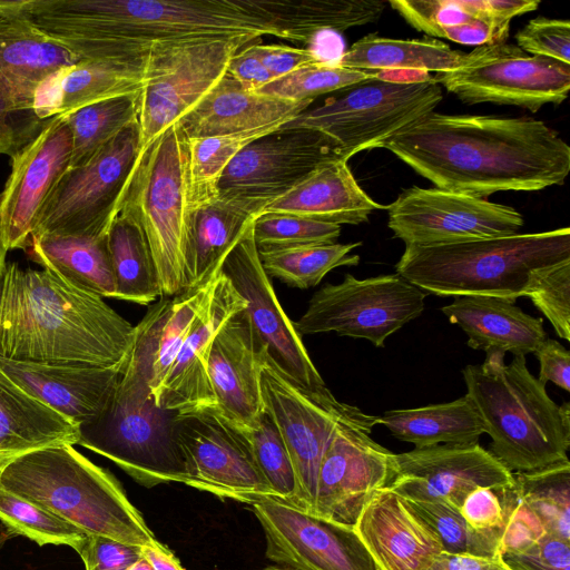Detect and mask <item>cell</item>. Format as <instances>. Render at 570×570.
Returning a JSON list of instances; mask_svg holds the SVG:
<instances>
[{
    "label": "cell",
    "instance_id": "cell-1",
    "mask_svg": "<svg viewBox=\"0 0 570 570\" xmlns=\"http://www.w3.org/2000/svg\"><path fill=\"white\" fill-rule=\"evenodd\" d=\"M335 24L328 0H52L47 35L86 59H142L154 47L274 36L311 45Z\"/></svg>",
    "mask_w": 570,
    "mask_h": 570
},
{
    "label": "cell",
    "instance_id": "cell-2",
    "mask_svg": "<svg viewBox=\"0 0 570 570\" xmlns=\"http://www.w3.org/2000/svg\"><path fill=\"white\" fill-rule=\"evenodd\" d=\"M435 187L485 198L563 185L570 147L531 117L430 112L382 146Z\"/></svg>",
    "mask_w": 570,
    "mask_h": 570
},
{
    "label": "cell",
    "instance_id": "cell-3",
    "mask_svg": "<svg viewBox=\"0 0 570 570\" xmlns=\"http://www.w3.org/2000/svg\"><path fill=\"white\" fill-rule=\"evenodd\" d=\"M134 340L135 326L101 296L48 269L7 264L0 279V356L124 370Z\"/></svg>",
    "mask_w": 570,
    "mask_h": 570
},
{
    "label": "cell",
    "instance_id": "cell-4",
    "mask_svg": "<svg viewBox=\"0 0 570 570\" xmlns=\"http://www.w3.org/2000/svg\"><path fill=\"white\" fill-rule=\"evenodd\" d=\"M0 487L86 534L139 547L160 543L118 480L71 444L0 456Z\"/></svg>",
    "mask_w": 570,
    "mask_h": 570
},
{
    "label": "cell",
    "instance_id": "cell-5",
    "mask_svg": "<svg viewBox=\"0 0 570 570\" xmlns=\"http://www.w3.org/2000/svg\"><path fill=\"white\" fill-rule=\"evenodd\" d=\"M489 452L511 473L539 470L568 460L570 404L558 405L546 384L528 370L525 356L504 363V353L488 352L481 365L462 370Z\"/></svg>",
    "mask_w": 570,
    "mask_h": 570
},
{
    "label": "cell",
    "instance_id": "cell-6",
    "mask_svg": "<svg viewBox=\"0 0 570 570\" xmlns=\"http://www.w3.org/2000/svg\"><path fill=\"white\" fill-rule=\"evenodd\" d=\"M570 261V228L434 246L405 245L396 274L426 294L515 301L531 276Z\"/></svg>",
    "mask_w": 570,
    "mask_h": 570
},
{
    "label": "cell",
    "instance_id": "cell-7",
    "mask_svg": "<svg viewBox=\"0 0 570 570\" xmlns=\"http://www.w3.org/2000/svg\"><path fill=\"white\" fill-rule=\"evenodd\" d=\"M177 415L157 405L148 371L128 358L107 406L78 426L77 444L109 459L145 488L184 483L174 430Z\"/></svg>",
    "mask_w": 570,
    "mask_h": 570
},
{
    "label": "cell",
    "instance_id": "cell-8",
    "mask_svg": "<svg viewBox=\"0 0 570 570\" xmlns=\"http://www.w3.org/2000/svg\"><path fill=\"white\" fill-rule=\"evenodd\" d=\"M188 139L178 125L140 150L118 213L134 220L153 255L165 297L185 289V254L193 206Z\"/></svg>",
    "mask_w": 570,
    "mask_h": 570
},
{
    "label": "cell",
    "instance_id": "cell-9",
    "mask_svg": "<svg viewBox=\"0 0 570 570\" xmlns=\"http://www.w3.org/2000/svg\"><path fill=\"white\" fill-rule=\"evenodd\" d=\"M335 92L279 129L320 131L333 139L350 159L362 150L382 147L394 135L434 111L443 98L434 77L400 81L384 78L381 72Z\"/></svg>",
    "mask_w": 570,
    "mask_h": 570
},
{
    "label": "cell",
    "instance_id": "cell-10",
    "mask_svg": "<svg viewBox=\"0 0 570 570\" xmlns=\"http://www.w3.org/2000/svg\"><path fill=\"white\" fill-rule=\"evenodd\" d=\"M139 154V130L134 122L88 163L69 167L46 198L31 236H106Z\"/></svg>",
    "mask_w": 570,
    "mask_h": 570
},
{
    "label": "cell",
    "instance_id": "cell-11",
    "mask_svg": "<svg viewBox=\"0 0 570 570\" xmlns=\"http://www.w3.org/2000/svg\"><path fill=\"white\" fill-rule=\"evenodd\" d=\"M246 40H207L158 46L144 57L137 94L140 150L188 115L226 75Z\"/></svg>",
    "mask_w": 570,
    "mask_h": 570
},
{
    "label": "cell",
    "instance_id": "cell-12",
    "mask_svg": "<svg viewBox=\"0 0 570 570\" xmlns=\"http://www.w3.org/2000/svg\"><path fill=\"white\" fill-rule=\"evenodd\" d=\"M426 295L396 273L365 279L345 274L340 284L327 283L313 294L294 326L301 337L335 332L383 347L422 314Z\"/></svg>",
    "mask_w": 570,
    "mask_h": 570
},
{
    "label": "cell",
    "instance_id": "cell-13",
    "mask_svg": "<svg viewBox=\"0 0 570 570\" xmlns=\"http://www.w3.org/2000/svg\"><path fill=\"white\" fill-rule=\"evenodd\" d=\"M434 79L465 104L510 105L535 112L566 100L570 65L500 41L475 47L456 69Z\"/></svg>",
    "mask_w": 570,
    "mask_h": 570
},
{
    "label": "cell",
    "instance_id": "cell-14",
    "mask_svg": "<svg viewBox=\"0 0 570 570\" xmlns=\"http://www.w3.org/2000/svg\"><path fill=\"white\" fill-rule=\"evenodd\" d=\"M174 430L184 458V484L249 505L275 498L258 466L248 431L217 406L178 414Z\"/></svg>",
    "mask_w": 570,
    "mask_h": 570
},
{
    "label": "cell",
    "instance_id": "cell-15",
    "mask_svg": "<svg viewBox=\"0 0 570 570\" xmlns=\"http://www.w3.org/2000/svg\"><path fill=\"white\" fill-rule=\"evenodd\" d=\"M261 387L264 409L278 428L293 464L294 507L314 514L321 461L338 424L358 407L340 402L327 386L311 390L298 385L265 355Z\"/></svg>",
    "mask_w": 570,
    "mask_h": 570
},
{
    "label": "cell",
    "instance_id": "cell-16",
    "mask_svg": "<svg viewBox=\"0 0 570 570\" xmlns=\"http://www.w3.org/2000/svg\"><path fill=\"white\" fill-rule=\"evenodd\" d=\"M79 60L27 21L0 14V154L12 157L41 132L49 120L36 112L42 86Z\"/></svg>",
    "mask_w": 570,
    "mask_h": 570
},
{
    "label": "cell",
    "instance_id": "cell-17",
    "mask_svg": "<svg viewBox=\"0 0 570 570\" xmlns=\"http://www.w3.org/2000/svg\"><path fill=\"white\" fill-rule=\"evenodd\" d=\"M376 424L379 416L360 409L338 424L320 464L315 515L353 527L374 493L391 484L395 453L370 436Z\"/></svg>",
    "mask_w": 570,
    "mask_h": 570
},
{
    "label": "cell",
    "instance_id": "cell-18",
    "mask_svg": "<svg viewBox=\"0 0 570 570\" xmlns=\"http://www.w3.org/2000/svg\"><path fill=\"white\" fill-rule=\"evenodd\" d=\"M386 209L394 237L415 246L509 236L524 224L511 206L438 187L405 189Z\"/></svg>",
    "mask_w": 570,
    "mask_h": 570
},
{
    "label": "cell",
    "instance_id": "cell-19",
    "mask_svg": "<svg viewBox=\"0 0 570 570\" xmlns=\"http://www.w3.org/2000/svg\"><path fill=\"white\" fill-rule=\"evenodd\" d=\"M338 159L348 160L326 135L305 128L278 129L232 159L219 179L218 196L268 205L322 164Z\"/></svg>",
    "mask_w": 570,
    "mask_h": 570
},
{
    "label": "cell",
    "instance_id": "cell-20",
    "mask_svg": "<svg viewBox=\"0 0 570 570\" xmlns=\"http://www.w3.org/2000/svg\"><path fill=\"white\" fill-rule=\"evenodd\" d=\"M264 531L266 557L291 570H380L354 528L276 498L252 504Z\"/></svg>",
    "mask_w": 570,
    "mask_h": 570
},
{
    "label": "cell",
    "instance_id": "cell-21",
    "mask_svg": "<svg viewBox=\"0 0 570 570\" xmlns=\"http://www.w3.org/2000/svg\"><path fill=\"white\" fill-rule=\"evenodd\" d=\"M220 273L246 301L253 330L273 365L306 389L326 386L262 266L253 224L225 258Z\"/></svg>",
    "mask_w": 570,
    "mask_h": 570
},
{
    "label": "cell",
    "instance_id": "cell-22",
    "mask_svg": "<svg viewBox=\"0 0 570 570\" xmlns=\"http://www.w3.org/2000/svg\"><path fill=\"white\" fill-rule=\"evenodd\" d=\"M71 150L70 128L58 115L11 157V173L0 194V230L7 250L28 247L46 198L69 168Z\"/></svg>",
    "mask_w": 570,
    "mask_h": 570
},
{
    "label": "cell",
    "instance_id": "cell-23",
    "mask_svg": "<svg viewBox=\"0 0 570 570\" xmlns=\"http://www.w3.org/2000/svg\"><path fill=\"white\" fill-rule=\"evenodd\" d=\"M513 483V473L474 443L414 448L395 454V474L389 487L406 499L444 501L460 510L473 489Z\"/></svg>",
    "mask_w": 570,
    "mask_h": 570
},
{
    "label": "cell",
    "instance_id": "cell-24",
    "mask_svg": "<svg viewBox=\"0 0 570 570\" xmlns=\"http://www.w3.org/2000/svg\"><path fill=\"white\" fill-rule=\"evenodd\" d=\"M264 355L245 308L218 330L209 350L208 375L216 406L247 431L257 426L264 411L261 387Z\"/></svg>",
    "mask_w": 570,
    "mask_h": 570
},
{
    "label": "cell",
    "instance_id": "cell-25",
    "mask_svg": "<svg viewBox=\"0 0 570 570\" xmlns=\"http://www.w3.org/2000/svg\"><path fill=\"white\" fill-rule=\"evenodd\" d=\"M353 528L380 570H428L443 552L435 531L390 487L374 493Z\"/></svg>",
    "mask_w": 570,
    "mask_h": 570
},
{
    "label": "cell",
    "instance_id": "cell-26",
    "mask_svg": "<svg viewBox=\"0 0 570 570\" xmlns=\"http://www.w3.org/2000/svg\"><path fill=\"white\" fill-rule=\"evenodd\" d=\"M246 305L230 281L219 273L205 308L191 326L164 382L159 406L178 414L216 406L208 375L212 342L218 330Z\"/></svg>",
    "mask_w": 570,
    "mask_h": 570
},
{
    "label": "cell",
    "instance_id": "cell-27",
    "mask_svg": "<svg viewBox=\"0 0 570 570\" xmlns=\"http://www.w3.org/2000/svg\"><path fill=\"white\" fill-rule=\"evenodd\" d=\"M0 370L77 426L104 411L124 371L118 367L14 361L2 356Z\"/></svg>",
    "mask_w": 570,
    "mask_h": 570
},
{
    "label": "cell",
    "instance_id": "cell-28",
    "mask_svg": "<svg viewBox=\"0 0 570 570\" xmlns=\"http://www.w3.org/2000/svg\"><path fill=\"white\" fill-rule=\"evenodd\" d=\"M313 101H292L242 86L227 72L177 125L188 139L283 126Z\"/></svg>",
    "mask_w": 570,
    "mask_h": 570
},
{
    "label": "cell",
    "instance_id": "cell-29",
    "mask_svg": "<svg viewBox=\"0 0 570 570\" xmlns=\"http://www.w3.org/2000/svg\"><path fill=\"white\" fill-rule=\"evenodd\" d=\"M266 205L217 196L193 208L185 254V289L213 282L227 255Z\"/></svg>",
    "mask_w": 570,
    "mask_h": 570
},
{
    "label": "cell",
    "instance_id": "cell-30",
    "mask_svg": "<svg viewBox=\"0 0 570 570\" xmlns=\"http://www.w3.org/2000/svg\"><path fill=\"white\" fill-rule=\"evenodd\" d=\"M386 209L354 178L347 160L322 164L262 213L287 214L335 225L368 222L373 210Z\"/></svg>",
    "mask_w": 570,
    "mask_h": 570
},
{
    "label": "cell",
    "instance_id": "cell-31",
    "mask_svg": "<svg viewBox=\"0 0 570 570\" xmlns=\"http://www.w3.org/2000/svg\"><path fill=\"white\" fill-rule=\"evenodd\" d=\"M449 321L468 335V345L484 352L533 354L548 336L543 320L524 313L515 301L465 295L441 307Z\"/></svg>",
    "mask_w": 570,
    "mask_h": 570
},
{
    "label": "cell",
    "instance_id": "cell-32",
    "mask_svg": "<svg viewBox=\"0 0 570 570\" xmlns=\"http://www.w3.org/2000/svg\"><path fill=\"white\" fill-rule=\"evenodd\" d=\"M144 81V58L86 59L55 73L42 86L36 112L42 120L114 97L136 95Z\"/></svg>",
    "mask_w": 570,
    "mask_h": 570
},
{
    "label": "cell",
    "instance_id": "cell-33",
    "mask_svg": "<svg viewBox=\"0 0 570 570\" xmlns=\"http://www.w3.org/2000/svg\"><path fill=\"white\" fill-rule=\"evenodd\" d=\"M215 278L203 287L185 289L170 297L163 296L135 326L129 355L147 367L157 405L175 358L210 297Z\"/></svg>",
    "mask_w": 570,
    "mask_h": 570
},
{
    "label": "cell",
    "instance_id": "cell-34",
    "mask_svg": "<svg viewBox=\"0 0 570 570\" xmlns=\"http://www.w3.org/2000/svg\"><path fill=\"white\" fill-rule=\"evenodd\" d=\"M415 30L428 37L480 47L507 41L510 24L497 18L490 0H390Z\"/></svg>",
    "mask_w": 570,
    "mask_h": 570
},
{
    "label": "cell",
    "instance_id": "cell-35",
    "mask_svg": "<svg viewBox=\"0 0 570 570\" xmlns=\"http://www.w3.org/2000/svg\"><path fill=\"white\" fill-rule=\"evenodd\" d=\"M78 426L26 392L0 370V456L68 443L77 444Z\"/></svg>",
    "mask_w": 570,
    "mask_h": 570
},
{
    "label": "cell",
    "instance_id": "cell-36",
    "mask_svg": "<svg viewBox=\"0 0 570 570\" xmlns=\"http://www.w3.org/2000/svg\"><path fill=\"white\" fill-rule=\"evenodd\" d=\"M27 248L32 261L69 285L115 298L107 235L100 238L31 236Z\"/></svg>",
    "mask_w": 570,
    "mask_h": 570
},
{
    "label": "cell",
    "instance_id": "cell-37",
    "mask_svg": "<svg viewBox=\"0 0 570 570\" xmlns=\"http://www.w3.org/2000/svg\"><path fill=\"white\" fill-rule=\"evenodd\" d=\"M465 52L453 50L439 39H393L368 33L355 41L333 62L367 71L415 70L449 72L463 61Z\"/></svg>",
    "mask_w": 570,
    "mask_h": 570
},
{
    "label": "cell",
    "instance_id": "cell-38",
    "mask_svg": "<svg viewBox=\"0 0 570 570\" xmlns=\"http://www.w3.org/2000/svg\"><path fill=\"white\" fill-rule=\"evenodd\" d=\"M400 441L416 449L439 444H474L485 433L479 413L465 394L458 400L416 409L386 411L379 416Z\"/></svg>",
    "mask_w": 570,
    "mask_h": 570
},
{
    "label": "cell",
    "instance_id": "cell-39",
    "mask_svg": "<svg viewBox=\"0 0 570 570\" xmlns=\"http://www.w3.org/2000/svg\"><path fill=\"white\" fill-rule=\"evenodd\" d=\"M107 246L116 299L149 305L163 297L149 246L134 220L118 213L107 232Z\"/></svg>",
    "mask_w": 570,
    "mask_h": 570
},
{
    "label": "cell",
    "instance_id": "cell-40",
    "mask_svg": "<svg viewBox=\"0 0 570 570\" xmlns=\"http://www.w3.org/2000/svg\"><path fill=\"white\" fill-rule=\"evenodd\" d=\"M362 243L320 244L284 249L258 250L262 266L268 276L299 289L314 287L332 269L355 266L360 256L352 250Z\"/></svg>",
    "mask_w": 570,
    "mask_h": 570
},
{
    "label": "cell",
    "instance_id": "cell-41",
    "mask_svg": "<svg viewBox=\"0 0 570 570\" xmlns=\"http://www.w3.org/2000/svg\"><path fill=\"white\" fill-rule=\"evenodd\" d=\"M63 116L72 139L69 167H79L122 129L137 122V94L101 100Z\"/></svg>",
    "mask_w": 570,
    "mask_h": 570
},
{
    "label": "cell",
    "instance_id": "cell-42",
    "mask_svg": "<svg viewBox=\"0 0 570 570\" xmlns=\"http://www.w3.org/2000/svg\"><path fill=\"white\" fill-rule=\"evenodd\" d=\"M520 500L538 517L546 532L570 542V461L513 473Z\"/></svg>",
    "mask_w": 570,
    "mask_h": 570
},
{
    "label": "cell",
    "instance_id": "cell-43",
    "mask_svg": "<svg viewBox=\"0 0 570 570\" xmlns=\"http://www.w3.org/2000/svg\"><path fill=\"white\" fill-rule=\"evenodd\" d=\"M281 126L188 139V188L193 208L218 196L219 179L232 159L248 144Z\"/></svg>",
    "mask_w": 570,
    "mask_h": 570
},
{
    "label": "cell",
    "instance_id": "cell-44",
    "mask_svg": "<svg viewBox=\"0 0 570 570\" xmlns=\"http://www.w3.org/2000/svg\"><path fill=\"white\" fill-rule=\"evenodd\" d=\"M0 522L7 532L39 546H68L76 552L86 533L41 507L0 487Z\"/></svg>",
    "mask_w": 570,
    "mask_h": 570
},
{
    "label": "cell",
    "instance_id": "cell-45",
    "mask_svg": "<svg viewBox=\"0 0 570 570\" xmlns=\"http://www.w3.org/2000/svg\"><path fill=\"white\" fill-rule=\"evenodd\" d=\"M379 76L377 71L351 69L323 61L298 68L255 91L292 101H314L321 95L335 92Z\"/></svg>",
    "mask_w": 570,
    "mask_h": 570
},
{
    "label": "cell",
    "instance_id": "cell-46",
    "mask_svg": "<svg viewBox=\"0 0 570 570\" xmlns=\"http://www.w3.org/2000/svg\"><path fill=\"white\" fill-rule=\"evenodd\" d=\"M406 500L435 531L444 552L487 558L499 556L500 543L471 530L456 507L444 501Z\"/></svg>",
    "mask_w": 570,
    "mask_h": 570
},
{
    "label": "cell",
    "instance_id": "cell-47",
    "mask_svg": "<svg viewBox=\"0 0 570 570\" xmlns=\"http://www.w3.org/2000/svg\"><path fill=\"white\" fill-rule=\"evenodd\" d=\"M341 226L287 214L261 213L253 223L258 250L333 244Z\"/></svg>",
    "mask_w": 570,
    "mask_h": 570
},
{
    "label": "cell",
    "instance_id": "cell-48",
    "mask_svg": "<svg viewBox=\"0 0 570 570\" xmlns=\"http://www.w3.org/2000/svg\"><path fill=\"white\" fill-rule=\"evenodd\" d=\"M254 454L274 497L294 505L296 480L289 453L274 420L264 409L258 424L248 431Z\"/></svg>",
    "mask_w": 570,
    "mask_h": 570
},
{
    "label": "cell",
    "instance_id": "cell-49",
    "mask_svg": "<svg viewBox=\"0 0 570 570\" xmlns=\"http://www.w3.org/2000/svg\"><path fill=\"white\" fill-rule=\"evenodd\" d=\"M518 501L514 483L498 488L478 487L464 498L460 513L471 530L500 543Z\"/></svg>",
    "mask_w": 570,
    "mask_h": 570
},
{
    "label": "cell",
    "instance_id": "cell-50",
    "mask_svg": "<svg viewBox=\"0 0 570 570\" xmlns=\"http://www.w3.org/2000/svg\"><path fill=\"white\" fill-rule=\"evenodd\" d=\"M556 333L570 341V261L535 272L525 292Z\"/></svg>",
    "mask_w": 570,
    "mask_h": 570
},
{
    "label": "cell",
    "instance_id": "cell-51",
    "mask_svg": "<svg viewBox=\"0 0 570 570\" xmlns=\"http://www.w3.org/2000/svg\"><path fill=\"white\" fill-rule=\"evenodd\" d=\"M517 46L531 56L570 65V22L568 19L538 17L515 35Z\"/></svg>",
    "mask_w": 570,
    "mask_h": 570
},
{
    "label": "cell",
    "instance_id": "cell-52",
    "mask_svg": "<svg viewBox=\"0 0 570 570\" xmlns=\"http://www.w3.org/2000/svg\"><path fill=\"white\" fill-rule=\"evenodd\" d=\"M499 556L510 570H570V542L548 533L522 550Z\"/></svg>",
    "mask_w": 570,
    "mask_h": 570
},
{
    "label": "cell",
    "instance_id": "cell-53",
    "mask_svg": "<svg viewBox=\"0 0 570 570\" xmlns=\"http://www.w3.org/2000/svg\"><path fill=\"white\" fill-rule=\"evenodd\" d=\"M77 553L86 570H129L141 558V547L104 535L86 534Z\"/></svg>",
    "mask_w": 570,
    "mask_h": 570
},
{
    "label": "cell",
    "instance_id": "cell-54",
    "mask_svg": "<svg viewBox=\"0 0 570 570\" xmlns=\"http://www.w3.org/2000/svg\"><path fill=\"white\" fill-rule=\"evenodd\" d=\"M247 48L272 73L274 80L304 66L325 61L309 48H296L284 45H262L258 42L248 45Z\"/></svg>",
    "mask_w": 570,
    "mask_h": 570
},
{
    "label": "cell",
    "instance_id": "cell-55",
    "mask_svg": "<svg viewBox=\"0 0 570 570\" xmlns=\"http://www.w3.org/2000/svg\"><path fill=\"white\" fill-rule=\"evenodd\" d=\"M546 533L538 517L519 498L501 538L499 554L522 550Z\"/></svg>",
    "mask_w": 570,
    "mask_h": 570
},
{
    "label": "cell",
    "instance_id": "cell-56",
    "mask_svg": "<svg viewBox=\"0 0 570 570\" xmlns=\"http://www.w3.org/2000/svg\"><path fill=\"white\" fill-rule=\"evenodd\" d=\"M539 361V381L552 382L570 392V353L558 341L547 338L533 353Z\"/></svg>",
    "mask_w": 570,
    "mask_h": 570
},
{
    "label": "cell",
    "instance_id": "cell-57",
    "mask_svg": "<svg viewBox=\"0 0 570 570\" xmlns=\"http://www.w3.org/2000/svg\"><path fill=\"white\" fill-rule=\"evenodd\" d=\"M227 73L250 90H258L274 80L272 73L247 46L238 50L230 59Z\"/></svg>",
    "mask_w": 570,
    "mask_h": 570
},
{
    "label": "cell",
    "instance_id": "cell-58",
    "mask_svg": "<svg viewBox=\"0 0 570 570\" xmlns=\"http://www.w3.org/2000/svg\"><path fill=\"white\" fill-rule=\"evenodd\" d=\"M428 570H510L500 559L470 554L440 553Z\"/></svg>",
    "mask_w": 570,
    "mask_h": 570
},
{
    "label": "cell",
    "instance_id": "cell-59",
    "mask_svg": "<svg viewBox=\"0 0 570 570\" xmlns=\"http://www.w3.org/2000/svg\"><path fill=\"white\" fill-rule=\"evenodd\" d=\"M141 556L154 570H185L174 552L163 543L141 547Z\"/></svg>",
    "mask_w": 570,
    "mask_h": 570
},
{
    "label": "cell",
    "instance_id": "cell-60",
    "mask_svg": "<svg viewBox=\"0 0 570 570\" xmlns=\"http://www.w3.org/2000/svg\"><path fill=\"white\" fill-rule=\"evenodd\" d=\"M7 248L4 247V244H3V240H2V236H1V230H0V279L4 273V269H6V266H7V263H6V255H7Z\"/></svg>",
    "mask_w": 570,
    "mask_h": 570
},
{
    "label": "cell",
    "instance_id": "cell-61",
    "mask_svg": "<svg viewBox=\"0 0 570 570\" xmlns=\"http://www.w3.org/2000/svg\"><path fill=\"white\" fill-rule=\"evenodd\" d=\"M129 570H154L149 562L141 556V558L134 563Z\"/></svg>",
    "mask_w": 570,
    "mask_h": 570
},
{
    "label": "cell",
    "instance_id": "cell-62",
    "mask_svg": "<svg viewBox=\"0 0 570 570\" xmlns=\"http://www.w3.org/2000/svg\"><path fill=\"white\" fill-rule=\"evenodd\" d=\"M264 570H291V569H287V568H283V567H279V566H274V567H268Z\"/></svg>",
    "mask_w": 570,
    "mask_h": 570
}]
</instances>
